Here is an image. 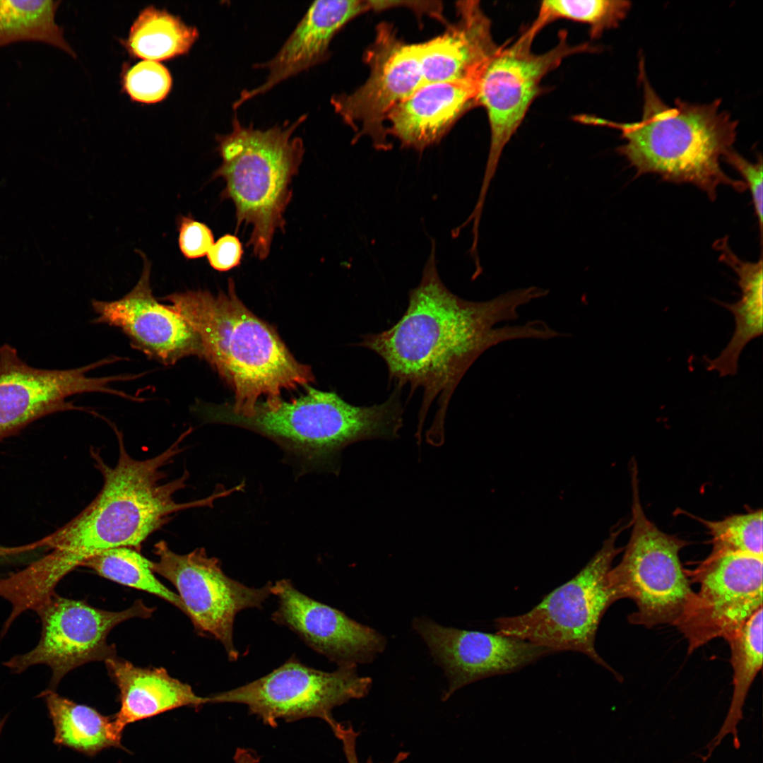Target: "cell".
Masks as SVG:
<instances>
[{
  "label": "cell",
  "instance_id": "cell-1",
  "mask_svg": "<svg viewBox=\"0 0 763 763\" xmlns=\"http://www.w3.org/2000/svg\"><path fill=\"white\" fill-rule=\"evenodd\" d=\"M548 290L536 286L518 288L492 300L474 302L451 292L437 267L436 244L424 266L419 284L408 292L407 308L389 329L362 334L356 345L369 349L384 361L389 384L409 386V397L420 389L415 437L422 439L423 423L434 402L436 411L426 441L434 446L444 441V421L451 398L473 362L487 349L515 339H550L558 332L543 321L496 328L518 318L517 309L543 297Z\"/></svg>",
  "mask_w": 763,
  "mask_h": 763
},
{
  "label": "cell",
  "instance_id": "cell-2",
  "mask_svg": "<svg viewBox=\"0 0 763 763\" xmlns=\"http://www.w3.org/2000/svg\"><path fill=\"white\" fill-rule=\"evenodd\" d=\"M114 431L119 446L114 466L105 463L99 449L90 447L94 466L103 479L97 496L71 520L40 540L50 550V562L61 579L102 551L119 547L141 551L143 543L174 514L209 505L216 497L176 501L175 494L187 487V470L176 479L164 480L167 474L162 469L182 451L189 431L160 454L143 460L133 458L122 432L116 427Z\"/></svg>",
  "mask_w": 763,
  "mask_h": 763
},
{
  "label": "cell",
  "instance_id": "cell-3",
  "mask_svg": "<svg viewBox=\"0 0 763 763\" xmlns=\"http://www.w3.org/2000/svg\"><path fill=\"white\" fill-rule=\"evenodd\" d=\"M198 334L201 359L232 389V412L246 414L257 403L281 399L283 391L314 382L310 366L297 361L276 330L252 312L229 279L226 291L187 290L162 298Z\"/></svg>",
  "mask_w": 763,
  "mask_h": 763
},
{
  "label": "cell",
  "instance_id": "cell-4",
  "mask_svg": "<svg viewBox=\"0 0 763 763\" xmlns=\"http://www.w3.org/2000/svg\"><path fill=\"white\" fill-rule=\"evenodd\" d=\"M306 388L290 401H260L246 414L232 412L226 403H199L196 412L206 422L237 426L270 439L303 473L338 474L347 446L398 437L403 420L401 389L394 387L381 403L358 406L335 392Z\"/></svg>",
  "mask_w": 763,
  "mask_h": 763
},
{
  "label": "cell",
  "instance_id": "cell-5",
  "mask_svg": "<svg viewBox=\"0 0 763 763\" xmlns=\"http://www.w3.org/2000/svg\"><path fill=\"white\" fill-rule=\"evenodd\" d=\"M641 119L627 124L607 121L620 129L625 143L617 148L637 175L656 174L675 183H688L702 190L711 200L720 185L743 192L742 180L728 176L721 159L733 150L736 121L720 110L721 101L694 104L680 99L673 107L657 95L643 72Z\"/></svg>",
  "mask_w": 763,
  "mask_h": 763
},
{
  "label": "cell",
  "instance_id": "cell-6",
  "mask_svg": "<svg viewBox=\"0 0 763 763\" xmlns=\"http://www.w3.org/2000/svg\"><path fill=\"white\" fill-rule=\"evenodd\" d=\"M307 118L304 114L292 122L261 129L242 124L235 114L231 131L215 136L222 162L213 178L225 183L220 196L235 206L236 230L252 226L246 246L260 260L270 254L276 232L285 231L291 183L305 153L303 140L294 134Z\"/></svg>",
  "mask_w": 763,
  "mask_h": 763
},
{
  "label": "cell",
  "instance_id": "cell-7",
  "mask_svg": "<svg viewBox=\"0 0 763 763\" xmlns=\"http://www.w3.org/2000/svg\"><path fill=\"white\" fill-rule=\"evenodd\" d=\"M625 527L611 531L602 547L572 579L557 587L529 611L494 620L496 632L517 637L552 651L584 653L618 674L597 653L595 641L601 619L617 601L608 574L623 548L616 540Z\"/></svg>",
  "mask_w": 763,
  "mask_h": 763
},
{
  "label": "cell",
  "instance_id": "cell-8",
  "mask_svg": "<svg viewBox=\"0 0 763 763\" xmlns=\"http://www.w3.org/2000/svg\"><path fill=\"white\" fill-rule=\"evenodd\" d=\"M632 530L621 561L608 574L617 601L636 605L628 621L651 628L676 624L694 591L682 565L680 551L685 542L661 531L643 510L638 471L631 463Z\"/></svg>",
  "mask_w": 763,
  "mask_h": 763
},
{
  "label": "cell",
  "instance_id": "cell-9",
  "mask_svg": "<svg viewBox=\"0 0 763 763\" xmlns=\"http://www.w3.org/2000/svg\"><path fill=\"white\" fill-rule=\"evenodd\" d=\"M536 35L528 28L512 44L499 46L483 71L477 86L476 103L483 107L490 129V143L476 206L483 208L506 145L521 125L533 101L541 92L543 77L567 57L594 51L588 44L572 45L561 31L551 49L536 54Z\"/></svg>",
  "mask_w": 763,
  "mask_h": 763
},
{
  "label": "cell",
  "instance_id": "cell-10",
  "mask_svg": "<svg viewBox=\"0 0 763 763\" xmlns=\"http://www.w3.org/2000/svg\"><path fill=\"white\" fill-rule=\"evenodd\" d=\"M372 679L360 676L357 665L333 672L309 667L295 656L268 674L237 688L209 696L210 703L244 704L251 714L275 728L278 720L293 722L318 718L334 731L339 723L332 712L351 699L366 697Z\"/></svg>",
  "mask_w": 763,
  "mask_h": 763
},
{
  "label": "cell",
  "instance_id": "cell-11",
  "mask_svg": "<svg viewBox=\"0 0 763 763\" xmlns=\"http://www.w3.org/2000/svg\"><path fill=\"white\" fill-rule=\"evenodd\" d=\"M34 611L42 623L38 643L30 651L16 655L3 664L13 673H23L32 666L46 665L52 671L48 689L55 690L73 669L116 656L115 646L107 642L111 630L132 618H148L155 608L138 599L127 609L109 611L55 592Z\"/></svg>",
  "mask_w": 763,
  "mask_h": 763
},
{
  "label": "cell",
  "instance_id": "cell-12",
  "mask_svg": "<svg viewBox=\"0 0 763 763\" xmlns=\"http://www.w3.org/2000/svg\"><path fill=\"white\" fill-rule=\"evenodd\" d=\"M153 548L158 560L151 561V569L176 588L196 632L218 640L228 659L236 661L239 652L233 642L235 618L242 610L261 608L271 594L272 583L254 588L230 578L220 560L208 557L204 548L178 554L164 540Z\"/></svg>",
  "mask_w": 763,
  "mask_h": 763
},
{
  "label": "cell",
  "instance_id": "cell-13",
  "mask_svg": "<svg viewBox=\"0 0 763 763\" xmlns=\"http://www.w3.org/2000/svg\"><path fill=\"white\" fill-rule=\"evenodd\" d=\"M763 557L713 552L693 570L699 585L675 625L692 653L710 641L726 640L762 608Z\"/></svg>",
  "mask_w": 763,
  "mask_h": 763
},
{
  "label": "cell",
  "instance_id": "cell-14",
  "mask_svg": "<svg viewBox=\"0 0 763 763\" xmlns=\"http://www.w3.org/2000/svg\"><path fill=\"white\" fill-rule=\"evenodd\" d=\"M113 356L81 367L47 369L23 361L15 348L0 347V442L32 422L51 414L85 408L67 398L76 394L101 392L129 399V394L112 388V382L131 380V374L93 377L88 372L117 362Z\"/></svg>",
  "mask_w": 763,
  "mask_h": 763
},
{
  "label": "cell",
  "instance_id": "cell-15",
  "mask_svg": "<svg viewBox=\"0 0 763 763\" xmlns=\"http://www.w3.org/2000/svg\"><path fill=\"white\" fill-rule=\"evenodd\" d=\"M370 74L351 93L335 95L331 103L343 121L367 135L377 149L389 148L384 123L391 110L425 85L418 44H404L389 26L379 27L367 53Z\"/></svg>",
  "mask_w": 763,
  "mask_h": 763
},
{
  "label": "cell",
  "instance_id": "cell-16",
  "mask_svg": "<svg viewBox=\"0 0 763 763\" xmlns=\"http://www.w3.org/2000/svg\"><path fill=\"white\" fill-rule=\"evenodd\" d=\"M413 628L446 677L443 701L473 682L515 672L555 653L517 637L444 627L427 617L415 618Z\"/></svg>",
  "mask_w": 763,
  "mask_h": 763
},
{
  "label": "cell",
  "instance_id": "cell-17",
  "mask_svg": "<svg viewBox=\"0 0 763 763\" xmlns=\"http://www.w3.org/2000/svg\"><path fill=\"white\" fill-rule=\"evenodd\" d=\"M143 261L141 278L129 293L114 301H92L97 314L94 322L119 329L134 349L164 365L189 356L201 358L197 333L181 314L154 297L150 264Z\"/></svg>",
  "mask_w": 763,
  "mask_h": 763
},
{
  "label": "cell",
  "instance_id": "cell-18",
  "mask_svg": "<svg viewBox=\"0 0 763 763\" xmlns=\"http://www.w3.org/2000/svg\"><path fill=\"white\" fill-rule=\"evenodd\" d=\"M278 607L271 619L296 633L338 666L368 663L386 647L384 637L343 612L299 591L290 579L272 584Z\"/></svg>",
  "mask_w": 763,
  "mask_h": 763
},
{
  "label": "cell",
  "instance_id": "cell-19",
  "mask_svg": "<svg viewBox=\"0 0 763 763\" xmlns=\"http://www.w3.org/2000/svg\"><path fill=\"white\" fill-rule=\"evenodd\" d=\"M368 10L367 1H314L278 52L271 59L254 65L255 69L266 70L267 76L261 85L243 90L233 102V110L324 62L329 57V46L336 34L353 18Z\"/></svg>",
  "mask_w": 763,
  "mask_h": 763
},
{
  "label": "cell",
  "instance_id": "cell-20",
  "mask_svg": "<svg viewBox=\"0 0 763 763\" xmlns=\"http://www.w3.org/2000/svg\"><path fill=\"white\" fill-rule=\"evenodd\" d=\"M459 8L460 19L455 25L442 35L418 44L425 84L478 83L486 65L499 48L492 38L490 20L479 2L464 1Z\"/></svg>",
  "mask_w": 763,
  "mask_h": 763
},
{
  "label": "cell",
  "instance_id": "cell-21",
  "mask_svg": "<svg viewBox=\"0 0 763 763\" xmlns=\"http://www.w3.org/2000/svg\"><path fill=\"white\" fill-rule=\"evenodd\" d=\"M478 83L449 81L422 85L386 117L387 134L403 147L422 150L439 141L470 107L477 105Z\"/></svg>",
  "mask_w": 763,
  "mask_h": 763
},
{
  "label": "cell",
  "instance_id": "cell-22",
  "mask_svg": "<svg viewBox=\"0 0 763 763\" xmlns=\"http://www.w3.org/2000/svg\"><path fill=\"white\" fill-rule=\"evenodd\" d=\"M109 675L119 691L120 709L113 716L122 728L174 709H199L210 703L187 683L172 677L163 668H142L117 656L105 662Z\"/></svg>",
  "mask_w": 763,
  "mask_h": 763
},
{
  "label": "cell",
  "instance_id": "cell-23",
  "mask_svg": "<svg viewBox=\"0 0 763 763\" xmlns=\"http://www.w3.org/2000/svg\"><path fill=\"white\" fill-rule=\"evenodd\" d=\"M714 247L720 252L719 259L736 273L741 297L733 304L718 302L733 314L735 331L720 355L707 360V369L718 372L721 377L733 376L737 374L744 348L763 333L762 259L756 262L742 260L731 250L726 237L718 239Z\"/></svg>",
  "mask_w": 763,
  "mask_h": 763
},
{
  "label": "cell",
  "instance_id": "cell-24",
  "mask_svg": "<svg viewBox=\"0 0 763 763\" xmlns=\"http://www.w3.org/2000/svg\"><path fill=\"white\" fill-rule=\"evenodd\" d=\"M40 697L45 702L54 726V744L91 757L109 747L124 749L121 743L124 729L113 716H104L50 689Z\"/></svg>",
  "mask_w": 763,
  "mask_h": 763
},
{
  "label": "cell",
  "instance_id": "cell-25",
  "mask_svg": "<svg viewBox=\"0 0 763 763\" xmlns=\"http://www.w3.org/2000/svg\"><path fill=\"white\" fill-rule=\"evenodd\" d=\"M762 608L726 641L731 649L733 691L727 716L716 735L707 744L706 761L722 740L733 735V746L740 747L737 726L743 718V709L756 676L762 666Z\"/></svg>",
  "mask_w": 763,
  "mask_h": 763
},
{
  "label": "cell",
  "instance_id": "cell-26",
  "mask_svg": "<svg viewBox=\"0 0 763 763\" xmlns=\"http://www.w3.org/2000/svg\"><path fill=\"white\" fill-rule=\"evenodd\" d=\"M199 35L196 27L151 6L140 12L121 43L131 57L158 61L187 54Z\"/></svg>",
  "mask_w": 763,
  "mask_h": 763
},
{
  "label": "cell",
  "instance_id": "cell-27",
  "mask_svg": "<svg viewBox=\"0 0 763 763\" xmlns=\"http://www.w3.org/2000/svg\"><path fill=\"white\" fill-rule=\"evenodd\" d=\"M60 4L53 0H0V48L18 42H38L76 58L56 20Z\"/></svg>",
  "mask_w": 763,
  "mask_h": 763
},
{
  "label": "cell",
  "instance_id": "cell-28",
  "mask_svg": "<svg viewBox=\"0 0 763 763\" xmlns=\"http://www.w3.org/2000/svg\"><path fill=\"white\" fill-rule=\"evenodd\" d=\"M151 561L140 551L119 547L102 551L87 559L81 567L114 582L153 594L171 603L184 614V604L178 596L163 585L150 567Z\"/></svg>",
  "mask_w": 763,
  "mask_h": 763
},
{
  "label": "cell",
  "instance_id": "cell-29",
  "mask_svg": "<svg viewBox=\"0 0 763 763\" xmlns=\"http://www.w3.org/2000/svg\"><path fill=\"white\" fill-rule=\"evenodd\" d=\"M631 8L621 0H551L541 2L537 18L529 28L536 35L548 23L567 19L589 26L591 38L616 28Z\"/></svg>",
  "mask_w": 763,
  "mask_h": 763
},
{
  "label": "cell",
  "instance_id": "cell-30",
  "mask_svg": "<svg viewBox=\"0 0 763 763\" xmlns=\"http://www.w3.org/2000/svg\"><path fill=\"white\" fill-rule=\"evenodd\" d=\"M702 521L712 537L711 552L763 557L762 509Z\"/></svg>",
  "mask_w": 763,
  "mask_h": 763
},
{
  "label": "cell",
  "instance_id": "cell-31",
  "mask_svg": "<svg viewBox=\"0 0 763 763\" xmlns=\"http://www.w3.org/2000/svg\"><path fill=\"white\" fill-rule=\"evenodd\" d=\"M122 83L123 90L131 100L153 104L165 99L172 81L170 71L162 64L143 60L125 69Z\"/></svg>",
  "mask_w": 763,
  "mask_h": 763
},
{
  "label": "cell",
  "instance_id": "cell-32",
  "mask_svg": "<svg viewBox=\"0 0 763 763\" xmlns=\"http://www.w3.org/2000/svg\"><path fill=\"white\" fill-rule=\"evenodd\" d=\"M179 246L183 255L198 259L207 255L214 243L211 230L191 215L181 216L178 225Z\"/></svg>",
  "mask_w": 763,
  "mask_h": 763
},
{
  "label": "cell",
  "instance_id": "cell-33",
  "mask_svg": "<svg viewBox=\"0 0 763 763\" xmlns=\"http://www.w3.org/2000/svg\"><path fill=\"white\" fill-rule=\"evenodd\" d=\"M726 160L742 176L749 189L760 232L762 228V160L760 155L755 162H751L731 150L725 155Z\"/></svg>",
  "mask_w": 763,
  "mask_h": 763
},
{
  "label": "cell",
  "instance_id": "cell-34",
  "mask_svg": "<svg viewBox=\"0 0 763 763\" xmlns=\"http://www.w3.org/2000/svg\"><path fill=\"white\" fill-rule=\"evenodd\" d=\"M243 254L239 239L235 235L225 234L213 243L206 256L213 269L225 272L240 265Z\"/></svg>",
  "mask_w": 763,
  "mask_h": 763
},
{
  "label": "cell",
  "instance_id": "cell-35",
  "mask_svg": "<svg viewBox=\"0 0 763 763\" xmlns=\"http://www.w3.org/2000/svg\"><path fill=\"white\" fill-rule=\"evenodd\" d=\"M333 734L342 743L347 763H360L357 753V739L359 733L355 731L353 726L350 723L346 725L339 723ZM408 755V752H400L391 763H402ZM365 763L374 762L371 757H369Z\"/></svg>",
  "mask_w": 763,
  "mask_h": 763
},
{
  "label": "cell",
  "instance_id": "cell-36",
  "mask_svg": "<svg viewBox=\"0 0 763 763\" xmlns=\"http://www.w3.org/2000/svg\"><path fill=\"white\" fill-rule=\"evenodd\" d=\"M44 550H46L39 540L33 543L18 546L0 545V566L26 560Z\"/></svg>",
  "mask_w": 763,
  "mask_h": 763
},
{
  "label": "cell",
  "instance_id": "cell-37",
  "mask_svg": "<svg viewBox=\"0 0 763 763\" xmlns=\"http://www.w3.org/2000/svg\"><path fill=\"white\" fill-rule=\"evenodd\" d=\"M234 763H259L260 758L252 750L237 747L233 756Z\"/></svg>",
  "mask_w": 763,
  "mask_h": 763
}]
</instances>
